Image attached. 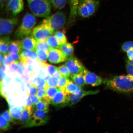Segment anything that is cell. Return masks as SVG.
<instances>
[{
  "label": "cell",
  "instance_id": "cell-1",
  "mask_svg": "<svg viewBox=\"0 0 133 133\" xmlns=\"http://www.w3.org/2000/svg\"><path fill=\"white\" fill-rule=\"evenodd\" d=\"M103 83L108 89L117 92H133V79L128 75L115 76L105 79Z\"/></svg>",
  "mask_w": 133,
  "mask_h": 133
},
{
  "label": "cell",
  "instance_id": "cell-2",
  "mask_svg": "<svg viewBox=\"0 0 133 133\" xmlns=\"http://www.w3.org/2000/svg\"><path fill=\"white\" fill-rule=\"evenodd\" d=\"M31 12L38 17L46 18L50 13L51 4L49 0H26Z\"/></svg>",
  "mask_w": 133,
  "mask_h": 133
},
{
  "label": "cell",
  "instance_id": "cell-3",
  "mask_svg": "<svg viewBox=\"0 0 133 133\" xmlns=\"http://www.w3.org/2000/svg\"><path fill=\"white\" fill-rule=\"evenodd\" d=\"M36 23V19L34 15L31 13H26L21 25L15 33L16 37L21 39L30 36L32 33Z\"/></svg>",
  "mask_w": 133,
  "mask_h": 133
},
{
  "label": "cell",
  "instance_id": "cell-4",
  "mask_svg": "<svg viewBox=\"0 0 133 133\" xmlns=\"http://www.w3.org/2000/svg\"><path fill=\"white\" fill-rule=\"evenodd\" d=\"M66 22L65 15L62 11H59L46 18L42 23L48 25L55 31L63 29Z\"/></svg>",
  "mask_w": 133,
  "mask_h": 133
},
{
  "label": "cell",
  "instance_id": "cell-5",
  "mask_svg": "<svg viewBox=\"0 0 133 133\" xmlns=\"http://www.w3.org/2000/svg\"><path fill=\"white\" fill-rule=\"evenodd\" d=\"M19 19L16 17L0 19V35L1 36H8L11 34L19 22Z\"/></svg>",
  "mask_w": 133,
  "mask_h": 133
},
{
  "label": "cell",
  "instance_id": "cell-6",
  "mask_svg": "<svg viewBox=\"0 0 133 133\" xmlns=\"http://www.w3.org/2000/svg\"><path fill=\"white\" fill-rule=\"evenodd\" d=\"M55 31L47 24L42 23L33 29L32 36L36 41L46 40Z\"/></svg>",
  "mask_w": 133,
  "mask_h": 133
},
{
  "label": "cell",
  "instance_id": "cell-7",
  "mask_svg": "<svg viewBox=\"0 0 133 133\" xmlns=\"http://www.w3.org/2000/svg\"><path fill=\"white\" fill-rule=\"evenodd\" d=\"M65 64L71 75L84 74L86 70L81 61L74 56H71L68 58Z\"/></svg>",
  "mask_w": 133,
  "mask_h": 133
},
{
  "label": "cell",
  "instance_id": "cell-8",
  "mask_svg": "<svg viewBox=\"0 0 133 133\" xmlns=\"http://www.w3.org/2000/svg\"><path fill=\"white\" fill-rule=\"evenodd\" d=\"M99 92L98 90L86 91L81 90L79 92L75 94L68 95L67 99L63 107L74 105L84 96L91 95L96 94Z\"/></svg>",
  "mask_w": 133,
  "mask_h": 133
},
{
  "label": "cell",
  "instance_id": "cell-9",
  "mask_svg": "<svg viewBox=\"0 0 133 133\" xmlns=\"http://www.w3.org/2000/svg\"><path fill=\"white\" fill-rule=\"evenodd\" d=\"M24 3L23 0H11L6 5V8L8 13L15 16L23 11Z\"/></svg>",
  "mask_w": 133,
  "mask_h": 133
},
{
  "label": "cell",
  "instance_id": "cell-10",
  "mask_svg": "<svg viewBox=\"0 0 133 133\" xmlns=\"http://www.w3.org/2000/svg\"><path fill=\"white\" fill-rule=\"evenodd\" d=\"M67 59L61 49L51 48L49 51L48 60L52 64H59L66 61Z\"/></svg>",
  "mask_w": 133,
  "mask_h": 133
},
{
  "label": "cell",
  "instance_id": "cell-11",
  "mask_svg": "<svg viewBox=\"0 0 133 133\" xmlns=\"http://www.w3.org/2000/svg\"><path fill=\"white\" fill-rule=\"evenodd\" d=\"M83 75L86 84L94 87L100 85L103 81L102 78L87 69Z\"/></svg>",
  "mask_w": 133,
  "mask_h": 133
},
{
  "label": "cell",
  "instance_id": "cell-12",
  "mask_svg": "<svg viewBox=\"0 0 133 133\" xmlns=\"http://www.w3.org/2000/svg\"><path fill=\"white\" fill-rule=\"evenodd\" d=\"M70 8V13L68 25H70L74 23L77 16L78 6L80 0H68Z\"/></svg>",
  "mask_w": 133,
  "mask_h": 133
},
{
  "label": "cell",
  "instance_id": "cell-13",
  "mask_svg": "<svg viewBox=\"0 0 133 133\" xmlns=\"http://www.w3.org/2000/svg\"><path fill=\"white\" fill-rule=\"evenodd\" d=\"M21 42L23 49L36 51V40L33 36L23 38Z\"/></svg>",
  "mask_w": 133,
  "mask_h": 133
},
{
  "label": "cell",
  "instance_id": "cell-14",
  "mask_svg": "<svg viewBox=\"0 0 133 133\" xmlns=\"http://www.w3.org/2000/svg\"><path fill=\"white\" fill-rule=\"evenodd\" d=\"M67 95L60 90L54 97L51 100V104L56 107L61 108L65 103Z\"/></svg>",
  "mask_w": 133,
  "mask_h": 133
},
{
  "label": "cell",
  "instance_id": "cell-15",
  "mask_svg": "<svg viewBox=\"0 0 133 133\" xmlns=\"http://www.w3.org/2000/svg\"><path fill=\"white\" fill-rule=\"evenodd\" d=\"M35 110L32 105L27 106L23 110L20 118L19 121V123L26 124L32 118L33 112Z\"/></svg>",
  "mask_w": 133,
  "mask_h": 133
},
{
  "label": "cell",
  "instance_id": "cell-16",
  "mask_svg": "<svg viewBox=\"0 0 133 133\" xmlns=\"http://www.w3.org/2000/svg\"><path fill=\"white\" fill-rule=\"evenodd\" d=\"M21 53V61L25 64L26 61L29 60L35 61L38 59L36 51L23 49Z\"/></svg>",
  "mask_w": 133,
  "mask_h": 133
},
{
  "label": "cell",
  "instance_id": "cell-17",
  "mask_svg": "<svg viewBox=\"0 0 133 133\" xmlns=\"http://www.w3.org/2000/svg\"><path fill=\"white\" fill-rule=\"evenodd\" d=\"M84 3L89 11L90 16L92 15L97 10L99 4V0H81Z\"/></svg>",
  "mask_w": 133,
  "mask_h": 133
},
{
  "label": "cell",
  "instance_id": "cell-18",
  "mask_svg": "<svg viewBox=\"0 0 133 133\" xmlns=\"http://www.w3.org/2000/svg\"><path fill=\"white\" fill-rule=\"evenodd\" d=\"M22 49L21 41H11L8 46V52L9 54H20Z\"/></svg>",
  "mask_w": 133,
  "mask_h": 133
},
{
  "label": "cell",
  "instance_id": "cell-19",
  "mask_svg": "<svg viewBox=\"0 0 133 133\" xmlns=\"http://www.w3.org/2000/svg\"><path fill=\"white\" fill-rule=\"evenodd\" d=\"M82 90L81 87H79L72 81H70L65 87L62 90L64 94L68 95L79 92Z\"/></svg>",
  "mask_w": 133,
  "mask_h": 133
},
{
  "label": "cell",
  "instance_id": "cell-20",
  "mask_svg": "<svg viewBox=\"0 0 133 133\" xmlns=\"http://www.w3.org/2000/svg\"><path fill=\"white\" fill-rule=\"evenodd\" d=\"M10 39L9 36H2L0 39V51L1 53L5 55L7 54L8 46Z\"/></svg>",
  "mask_w": 133,
  "mask_h": 133
},
{
  "label": "cell",
  "instance_id": "cell-21",
  "mask_svg": "<svg viewBox=\"0 0 133 133\" xmlns=\"http://www.w3.org/2000/svg\"><path fill=\"white\" fill-rule=\"evenodd\" d=\"M48 119L34 118L32 117L30 120L24 125V127L29 128L43 125L46 123Z\"/></svg>",
  "mask_w": 133,
  "mask_h": 133
},
{
  "label": "cell",
  "instance_id": "cell-22",
  "mask_svg": "<svg viewBox=\"0 0 133 133\" xmlns=\"http://www.w3.org/2000/svg\"><path fill=\"white\" fill-rule=\"evenodd\" d=\"M60 49L66 57L68 58L72 56L74 51V48L73 45L70 43H66L62 45Z\"/></svg>",
  "mask_w": 133,
  "mask_h": 133
},
{
  "label": "cell",
  "instance_id": "cell-23",
  "mask_svg": "<svg viewBox=\"0 0 133 133\" xmlns=\"http://www.w3.org/2000/svg\"><path fill=\"white\" fill-rule=\"evenodd\" d=\"M77 12L79 16L83 18H88L90 16L85 5L81 0L80 1L78 6Z\"/></svg>",
  "mask_w": 133,
  "mask_h": 133
},
{
  "label": "cell",
  "instance_id": "cell-24",
  "mask_svg": "<svg viewBox=\"0 0 133 133\" xmlns=\"http://www.w3.org/2000/svg\"><path fill=\"white\" fill-rule=\"evenodd\" d=\"M37 59L39 62L45 63L49 57V51L42 49H36Z\"/></svg>",
  "mask_w": 133,
  "mask_h": 133
},
{
  "label": "cell",
  "instance_id": "cell-25",
  "mask_svg": "<svg viewBox=\"0 0 133 133\" xmlns=\"http://www.w3.org/2000/svg\"><path fill=\"white\" fill-rule=\"evenodd\" d=\"M65 33L66 31L65 29H63L62 30H58L55 31L54 33V35L61 46L68 42V39Z\"/></svg>",
  "mask_w": 133,
  "mask_h": 133
},
{
  "label": "cell",
  "instance_id": "cell-26",
  "mask_svg": "<svg viewBox=\"0 0 133 133\" xmlns=\"http://www.w3.org/2000/svg\"><path fill=\"white\" fill-rule=\"evenodd\" d=\"M71 76L72 81L79 87H82L86 84L83 74L71 75Z\"/></svg>",
  "mask_w": 133,
  "mask_h": 133
},
{
  "label": "cell",
  "instance_id": "cell-27",
  "mask_svg": "<svg viewBox=\"0 0 133 133\" xmlns=\"http://www.w3.org/2000/svg\"><path fill=\"white\" fill-rule=\"evenodd\" d=\"M46 42L51 48L60 49L61 45L55 35H52L48 38Z\"/></svg>",
  "mask_w": 133,
  "mask_h": 133
},
{
  "label": "cell",
  "instance_id": "cell-28",
  "mask_svg": "<svg viewBox=\"0 0 133 133\" xmlns=\"http://www.w3.org/2000/svg\"><path fill=\"white\" fill-rule=\"evenodd\" d=\"M9 112L11 115L15 119H19L20 118L22 110L21 108L15 107L14 106L9 104Z\"/></svg>",
  "mask_w": 133,
  "mask_h": 133
},
{
  "label": "cell",
  "instance_id": "cell-29",
  "mask_svg": "<svg viewBox=\"0 0 133 133\" xmlns=\"http://www.w3.org/2000/svg\"><path fill=\"white\" fill-rule=\"evenodd\" d=\"M39 63L42 66V68L44 69L45 71H46L48 74L50 75L51 76L54 75L55 73L58 70V67L52 65L48 64L46 63H42L40 62Z\"/></svg>",
  "mask_w": 133,
  "mask_h": 133
},
{
  "label": "cell",
  "instance_id": "cell-30",
  "mask_svg": "<svg viewBox=\"0 0 133 133\" xmlns=\"http://www.w3.org/2000/svg\"><path fill=\"white\" fill-rule=\"evenodd\" d=\"M51 5L56 9H61L65 6L68 0H49Z\"/></svg>",
  "mask_w": 133,
  "mask_h": 133
},
{
  "label": "cell",
  "instance_id": "cell-31",
  "mask_svg": "<svg viewBox=\"0 0 133 133\" xmlns=\"http://www.w3.org/2000/svg\"><path fill=\"white\" fill-rule=\"evenodd\" d=\"M49 110H37L35 111L33 113L32 117L34 118L42 119H48V114Z\"/></svg>",
  "mask_w": 133,
  "mask_h": 133
},
{
  "label": "cell",
  "instance_id": "cell-32",
  "mask_svg": "<svg viewBox=\"0 0 133 133\" xmlns=\"http://www.w3.org/2000/svg\"><path fill=\"white\" fill-rule=\"evenodd\" d=\"M46 91V95L51 99L60 90L57 87H45L44 88Z\"/></svg>",
  "mask_w": 133,
  "mask_h": 133
},
{
  "label": "cell",
  "instance_id": "cell-33",
  "mask_svg": "<svg viewBox=\"0 0 133 133\" xmlns=\"http://www.w3.org/2000/svg\"><path fill=\"white\" fill-rule=\"evenodd\" d=\"M49 104L40 100L39 102L33 106L34 110H49Z\"/></svg>",
  "mask_w": 133,
  "mask_h": 133
},
{
  "label": "cell",
  "instance_id": "cell-34",
  "mask_svg": "<svg viewBox=\"0 0 133 133\" xmlns=\"http://www.w3.org/2000/svg\"><path fill=\"white\" fill-rule=\"evenodd\" d=\"M51 48L46 40L36 41V49H42L49 51Z\"/></svg>",
  "mask_w": 133,
  "mask_h": 133
},
{
  "label": "cell",
  "instance_id": "cell-35",
  "mask_svg": "<svg viewBox=\"0 0 133 133\" xmlns=\"http://www.w3.org/2000/svg\"><path fill=\"white\" fill-rule=\"evenodd\" d=\"M10 126L9 122L2 115L0 116V128L2 131H5L10 129Z\"/></svg>",
  "mask_w": 133,
  "mask_h": 133
},
{
  "label": "cell",
  "instance_id": "cell-36",
  "mask_svg": "<svg viewBox=\"0 0 133 133\" xmlns=\"http://www.w3.org/2000/svg\"><path fill=\"white\" fill-rule=\"evenodd\" d=\"M58 70L63 77L69 78L71 75L70 72L66 65L63 64L58 67Z\"/></svg>",
  "mask_w": 133,
  "mask_h": 133
},
{
  "label": "cell",
  "instance_id": "cell-37",
  "mask_svg": "<svg viewBox=\"0 0 133 133\" xmlns=\"http://www.w3.org/2000/svg\"><path fill=\"white\" fill-rule=\"evenodd\" d=\"M59 79L54 76H51L47 81H46L45 87H57Z\"/></svg>",
  "mask_w": 133,
  "mask_h": 133
},
{
  "label": "cell",
  "instance_id": "cell-38",
  "mask_svg": "<svg viewBox=\"0 0 133 133\" xmlns=\"http://www.w3.org/2000/svg\"><path fill=\"white\" fill-rule=\"evenodd\" d=\"M70 81L69 79V78L62 76L59 80L57 87L59 88L61 90H62Z\"/></svg>",
  "mask_w": 133,
  "mask_h": 133
},
{
  "label": "cell",
  "instance_id": "cell-39",
  "mask_svg": "<svg viewBox=\"0 0 133 133\" xmlns=\"http://www.w3.org/2000/svg\"><path fill=\"white\" fill-rule=\"evenodd\" d=\"M133 49V41H128L124 42L121 46V49L125 52H127L129 49Z\"/></svg>",
  "mask_w": 133,
  "mask_h": 133
},
{
  "label": "cell",
  "instance_id": "cell-40",
  "mask_svg": "<svg viewBox=\"0 0 133 133\" xmlns=\"http://www.w3.org/2000/svg\"><path fill=\"white\" fill-rule=\"evenodd\" d=\"M17 62H13L9 65V67H8V70L10 72L14 73L16 72V71L18 72L19 66Z\"/></svg>",
  "mask_w": 133,
  "mask_h": 133
},
{
  "label": "cell",
  "instance_id": "cell-41",
  "mask_svg": "<svg viewBox=\"0 0 133 133\" xmlns=\"http://www.w3.org/2000/svg\"><path fill=\"white\" fill-rule=\"evenodd\" d=\"M2 115L6 120L9 122L14 123L15 122V119L13 118L10 113L9 111L6 110L3 112Z\"/></svg>",
  "mask_w": 133,
  "mask_h": 133
},
{
  "label": "cell",
  "instance_id": "cell-42",
  "mask_svg": "<svg viewBox=\"0 0 133 133\" xmlns=\"http://www.w3.org/2000/svg\"><path fill=\"white\" fill-rule=\"evenodd\" d=\"M30 84L31 87L29 88V90L27 92L28 95L29 96L36 95L37 94L38 91V89L35 85L31 84Z\"/></svg>",
  "mask_w": 133,
  "mask_h": 133
},
{
  "label": "cell",
  "instance_id": "cell-43",
  "mask_svg": "<svg viewBox=\"0 0 133 133\" xmlns=\"http://www.w3.org/2000/svg\"><path fill=\"white\" fill-rule=\"evenodd\" d=\"M126 71H127L128 75L131 78L133 79V65L128 64L126 65Z\"/></svg>",
  "mask_w": 133,
  "mask_h": 133
},
{
  "label": "cell",
  "instance_id": "cell-44",
  "mask_svg": "<svg viewBox=\"0 0 133 133\" xmlns=\"http://www.w3.org/2000/svg\"><path fill=\"white\" fill-rule=\"evenodd\" d=\"M46 95V91L45 89H40L38 90L37 95L40 99L44 97Z\"/></svg>",
  "mask_w": 133,
  "mask_h": 133
},
{
  "label": "cell",
  "instance_id": "cell-45",
  "mask_svg": "<svg viewBox=\"0 0 133 133\" xmlns=\"http://www.w3.org/2000/svg\"><path fill=\"white\" fill-rule=\"evenodd\" d=\"M31 100V102L33 106L37 104V103L39 102L40 99L36 95H33L30 96Z\"/></svg>",
  "mask_w": 133,
  "mask_h": 133
},
{
  "label": "cell",
  "instance_id": "cell-46",
  "mask_svg": "<svg viewBox=\"0 0 133 133\" xmlns=\"http://www.w3.org/2000/svg\"><path fill=\"white\" fill-rule=\"evenodd\" d=\"M126 53L128 59L130 61H133V49H129Z\"/></svg>",
  "mask_w": 133,
  "mask_h": 133
},
{
  "label": "cell",
  "instance_id": "cell-47",
  "mask_svg": "<svg viewBox=\"0 0 133 133\" xmlns=\"http://www.w3.org/2000/svg\"><path fill=\"white\" fill-rule=\"evenodd\" d=\"M53 76L57 78L58 79H59L61 78L62 76H61L60 72L58 69L56 71V72L55 73Z\"/></svg>",
  "mask_w": 133,
  "mask_h": 133
},
{
  "label": "cell",
  "instance_id": "cell-48",
  "mask_svg": "<svg viewBox=\"0 0 133 133\" xmlns=\"http://www.w3.org/2000/svg\"><path fill=\"white\" fill-rule=\"evenodd\" d=\"M5 56V55L1 53V54H0V63H1V65L3 64Z\"/></svg>",
  "mask_w": 133,
  "mask_h": 133
},
{
  "label": "cell",
  "instance_id": "cell-49",
  "mask_svg": "<svg viewBox=\"0 0 133 133\" xmlns=\"http://www.w3.org/2000/svg\"><path fill=\"white\" fill-rule=\"evenodd\" d=\"M32 105V102H31V98L30 97V96H28V97L27 99H26V104L25 106L27 107V106Z\"/></svg>",
  "mask_w": 133,
  "mask_h": 133
},
{
  "label": "cell",
  "instance_id": "cell-50",
  "mask_svg": "<svg viewBox=\"0 0 133 133\" xmlns=\"http://www.w3.org/2000/svg\"><path fill=\"white\" fill-rule=\"evenodd\" d=\"M1 80L3 81L6 77V75L4 71L1 69Z\"/></svg>",
  "mask_w": 133,
  "mask_h": 133
},
{
  "label": "cell",
  "instance_id": "cell-51",
  "mask_svg": "<svg viewBox=\"0 0 133 133\" xmlns=\"http://www.w3.org/2000/svg\"><path fill=\"white\" fill-rule=\"evenodd\" d=\"M22 78L23 80L26 81V82H27L29 79V77H28V76L26 74L22 75Z\"/></svg>",
  "mask_w": 133,
  "mask_h": 133
},
{
  "label": "cell",
  "instance_id": "cell-52",
  "mask_svg": "<svg viewBox=\"0 0 133 133\" xmlns=\"http://www.w3.org/2000/svg\"><path fill=\"white\" fill-rule=\"evenodd\" d=\"M39 76H41H41H42V77H45V76L44 71H43L42 69H41L39 71Z\"/></svg>",
  "mask_w": 133,
  "mask_h": 133
},
{
  "label": "cell",
  "instance_id": "cell-53",
  "mask_svg": "<svg viewBox=\"0 0 133 133\" xmlns=\"http://www.w3.org/2000/svg\"><path fill=\"white\" fill-rule=\"evenodd\" d=\"M4 0H0V6H1V9L4 7Z\"/></svg>",
  "mask_w": 133,
  "mask_h": 133
},
{
  "label": "cell",
  "instance_id": "cell-54",
  "mask_svg": "<svg viewBox=\"0 0 133 133\" xmlns=\"http://www.w3.org/2000/svg\"><path fill=\"white\" fill-rule=\"evenodd\" d=\"M6 66L4 64L1 65V69L3 71H5L6 70Z\"/></svg>",
  "mask_w": 133,
  "mask_h": 133
},
{
  "label": "cell",
  "instance_id": "cell-55",
  "mask_svg": "<svg viewBox=\"0 0 133 133\" xmlns=\"http://www.w3.org/2000/svg\"><path fill=\"white\" fill-rule=\"evenodd\" d=\"M51 76L50 75L48 74L47 76H45L44 77V79L46 81H47L51 77Z\"/></svg>",
  "mask_w": 133,
  "mask_h": 133
},
{
  "label": "cell",
  "instance_id": "cell-56",
  "mask_svg": "<svg viewBox=\"0 0 133 133\" xmlns=\"http://www.w3.org/2000/svg\"><path fill=\"white\" fill-rule=\"evenodd\" d=\"M15 81L16 82L19 83H22V80L20 79L19 78L17 77L15 79Z\"/></svg>",
  "mask_w": 133,
  "mask_h": 133
},
{
  "label": "cell",
  "instance_id": "cell-57",
  "mask_svg": "<svg viewBox=\"0 0 133 133\" xmlns=\"http://www.w3.org/2000/svg\"><path fill=\"white\" fill-rule=\"evenodd\" d=\"M126 62H127V63H128V64H131L133 65V61H130L128 59L126 60Z\"/></svg>",
  "mask_w": 133,
  "mask_h": 133
},
{
  "label": "cell",
  "instance_id": "cell-58",
  "mask_svg": "<svg viewBox=\"0 0 133 133\" xmlns=\"http://www.w3.org/2000/svg\"><path fill=\"white\" fill-rule=\"evenodd\" d=\"M6 83H9L11 81V79L10 78L7 77L6 78Z\"/></svg>",
  "mask_w": 133,
  "mask_h": 133
},
{
  "label": "cell",
  "instance_id": "cell-59",
  "mask_svg": "<svg viewBox=\"0 0 133 133\" xmlns=\"http://www.w3.org/2000/svg\"><path fill=\"white\" fill-rule=\"evenodd\" d=\"M21 87V89H22L23 90V91L25 90L24 85V84H22Z\"/></svg>",
  "mask_w": 133,
  "mask_h": 133
},
{
  "label": "cell",
  "instance_id": "cell-60",
  "mask_svg": "<svg viewBox=\"0 0 133 133\" xmlns=\"http://www.w3.org/2000/svg\"><path fill=\"white\" fill-rule=\"evenodd\" d=\"M11 1V0H4L5 2L6 3V4H7Z\"/></svg>",
  "mask_w": 133,
  "mask_h": 133
}]
</instances>
